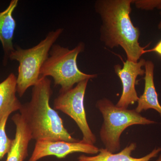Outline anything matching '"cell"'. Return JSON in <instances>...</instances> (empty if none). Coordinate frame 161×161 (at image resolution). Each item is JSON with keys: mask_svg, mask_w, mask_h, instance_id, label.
I'll list each match as a JSON object with an SVG mask.
<instances>
[{"mask_svg": "<svg viewBox=\"0 0 161 161\" xmlns=\"http://www.w3.org/2000/svg\"><path fill=\"white\" fill-rule=\"evenodd\" d=\"M133 0H98L95 11L100 16L102 25L100 39L110 48L120 46L126 54L127 60L138 62L146 48L140 46V31L134 26L130 14Z\"/></svg>", "mask_w": 161, "mask_h": 161, "instance_id": "6da1fadb", "label": "cell"}, {"mask_svg": "<svg viewBox=\"0 0 161 161\" xmlns=\"http://www.w3.org/2000/svg\"><path fill=\"white\" fill-rule=\"evenodd\" d=\"M52 94L51 80L40 76L37 83L33 86L30 101L22 104L20 114L30 130L32 139L36 142H78L79 140L72 137L65 129L58 112L51 107Z\"/></svg>", "mask_w": 161, "mask_h": 161, "instance_id": "7a4b0ae2", "label": "cell"}, {"mask_svg": "<svg viewBox=\"0 0 161 161\" xmlns=\"http://www.w3.org/2000/svg\"><path fill=\"white\" fill-rule=\"evenodd\" d=\"M84 44L78 43L71 50L59 44H54L48 57L41 68L40 76L51 77L55 86H60V92L73 88L75 84L97 77V75H89L81 72L77 65L78 55L83 51Z\"/></svg>", "mask_w": 161, "mask_h": 161, "instance_id": "3957f363", "label": "cell"}, {"mask_svg": "<svg viewBox=\"0 0 161 161\" xmlns=\"http://www.w3.org/2000/svg\"><path fill=\"white\" fill-rule=\"evenodd\" d=\"M63 31L62 28L52 31L36 45L28 49L16 47L9 56L10 60L19 62L17 77V93L19 97L26 90L36 84L40 78V70L48 58L52 47Z\"/></svg>", "mask_w": 161, "mask_h": 161, "instance_id": "277c9868", "label": "cell"}, {"mask_svg": "<svg viewBox=\"0 0 161 161\" xmlns=\"http://www.w3.org/2000/svg\"><path fill=\"white\" fill-rule=\"evenodd\" d=\"M96 106L103 118L99 133L101 140L105 149L112 153L120 150V136L127 128L133 125L156 123L154 121L142 116L135 110L118 108L108 98L99 99Z\"/></svg>", "mask_w": 161, "mask_h": 161, "instance_id": "5b68a950", "label": "cell"}, {"mask_svg": "<svg viewBox=\"0 0 161 161\" xmlns=\"http://www.w3.org/2000/svg\"><path fill=\"white\" fill-rule=\"evenodd\" d=\"M88 81H80L71 89L60 92V95L54 101L53 106L55 110L61 111L75 121L82 133V142L94 145L96 142V136L89 126L84 104Z\"/></svg>", "mask_w": 161, "mask_h": 161, "instance_id": "8992f818", "label": "cell"}, {"mask_svg": "<svg viewBox=\"0 0 161 161\" xmlns=\"http://www.w3.org/2000/svg\"><path fill=\"white\" fill-rule=\"evenodd\" d=\"M99 150L95 145L86 143L81 140L74 142L64 141H38L36 142L33 152L28 161H38L49 156L63 158L75 153L95 154L98 153Z\"/></svg>", "mask_w": 161, "mask_h": 161, "instance_id": "52a82bcc", "label": "cell"}, {"mask_svg": "<svg viewBox=\"0 0 161 161\" xmlns=\"http://www.w3.org/2000/svg\"><path fill=\"white\" fill-rule=\"evenodd\" d=\"M146 60L141 59L138 62L130 60L123 61V66L119 64L114 66L115 74L118 76L122 85V92L120 98L115 105L121 108L127 109L130 105L138 101L139 98L136 90V78L138 76L145 75Z\"/></svg>", "mask_w": 161, "mask_h": 161, "instance_id": "ba28073f", "label": "cell"}, {"mask_svg": "<svg viewBox=\"0 0 161 161\" xmlns=\"http://www.w3.org/2000/svg\"><path fill=\"white\" fill-rule=\"evenodd\" d=\"M11 119L16 126L15 134L6 161H24L28 156L30 142L32 140L31 132L20 113L13 115Z\"/></svg>", "mask_w": 161, "mask_h": 161, "instance_id": "9c48e42d", "label": "cell"}, {"mask_svg": "<svg viewBox=\"0 0 161 161\" xmlns=\"http://www.w3.org/2000/svg\"><path fill=\"white\" fill-rule=\"evenodd\" d=\"M18 0H12L4 11L0 12V41L4 53L3 64L7 63L9 56L14 50L13 43L15 30L16 26L13 14L18 6Z\"/></svg>", "mask_w": 161, "mask_h": 161, "instance_id": "30bf717a", "label": "cell"}, {"mask_svg": "<svg viewBox=\"0 0 161 161\" xmlns=\"http://www.w3.org/2000/svg\"><path fill=\"white\" fill-rule=\"evenodd\" d=\"M145 88L142 95L139 98L136 111L140 113L143 111L152 109L158 112L161 117V105L154 82V64L147 60L145 65Z\"/></svg>", "mask_w": 161, "mask_h": 161, "instance_id": "8fae6325", "label": "cell"}, {"mask_svg": "<svg viewBox=\"0 0 161 161\" xmlns=\"http://www.w3.org/2000/svg\"><path fill=\"white\" fill-rule=\"evenodd\" d=\"M136 145L131 143L123 150L118 153H112L105 148L99 149L98 154L94 156L80 155L78 158V161H150L153 158L156 157L161 152V147L155 148L147 155L140 158H135L131 156L132 151L136 150Z\"/></svg>", "mask_w": 161, "mask_h": 161, "instance_id": "7c38bea8", "label": "cell"}, {"mask_svg": "<svg viewBox=\"0 0 161 161\" xmlns=\"http://www.w3.org/2000/svg\"><path fill=\"white\" fill-rule=\"evenodd\" d=\"M16 93L17 77L11 73L0 83V121L6 115L19 111L22 104Z\"/></svg>", "mask_w": 161, "mask_h": 161, "instance_id": "4fadbf2b", "label": "cell"}, {"mask_svg": "<svg viewBox=\"0 0 161 161\" xmlns=\"http://www.w3.org/2000/svg\"><path fill=\"white\" fill-rule=\"evenodd\" d=\"M9 115H6L0 121V160L7 154L11 147L13 139L6 134V128Z\"/></svg>", "mask_w": 161, "mask_h": 161, "instance_id": "5bb4252c", "label": "cell"}, {"mask_svg": "<svg viewBox=\"0 0 161 161\" xmlns=\"http://www.w3.org/2000/svg\"><path fill=\"white\" fill-rule=\"evenodd\" d=\"M158 0H138L134 1L136 6L144 10H153L156 7Z\"/></svg>", "mask_w": 161, "mask_h": 161, "instance_id": "9a60e30c", "label": "cell"}, {"mask_svg": "<svg viewBox=\"0 0 161 161\" xmlns=\"http://www.w3.org/2000/svg\"><path fill=\"white\" fill-rule=\"evenodd\" d=\"M150 52H154L161 57V40L159 41L158 43H157L156 45L152 49L146 50L145 53H150Z\"/></svg>", "mask_w": 161, "mask_h": 161, "instance_id": "2e32d148", "label": "cell"}, {"mask_svg": "<svg viewBox=\"0 0 161 161\" xmlns=\"http://www.w3.org/2000/svg\"><path fill=\"white\" fill-rule=\"evenodd\" d=\"M156 8L160 10V14L161 15V0H158V3ZM158 27L159 29H161V20L158 23Z\"/></svg>", "mask_w": 161, "mask_h": 161, "instance_id": "e0dca14e", "label": "cell"}, {"mask_svg": "<svg viewBox=\"0 0 161 161\" xmlns=\"http://www.w3.org/2000/svg\"><path fill=\"white\" fill-rule=\"evenodd\" d=\"M155 161H161V154H160V155L159 156L158 158Z\"/></svg>", "mask_w": 161, "mask_h": 161, "instance_id": "ac0fdd59", "label": "cell"}]
</instances>
